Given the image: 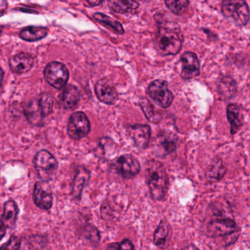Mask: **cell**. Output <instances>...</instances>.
<instances>
[{"label":"cell","mask_w":250,"mask_h":250,"mask_svg":"<svg viewBox=\"0 0 250 250\" xmlns=\"http://www.w3.org/2000/svg\"><path fill=\"white\" fill-rule=\"evenodd\" d=\"M217 91L223 99H230L237 93V84L230 76H223L217 84Z\"/></svg>","instance_id":"cell-18"},{"label":"cell","mask_w":250,"mask_h":250,"mask_svg":"<svg viewBox=\"0 0 250 250\" xmlns=\"http://www.w3.org/2000/svg\"><path fill=\"white\" fill-rule=\"evenodd\" d=\"M183 38L178 29L163 27L159 29L154 44L161 55H174L180 51Z\"/></svg>","instance_id":"cell-2"},{"label":"cell","mask_w":250,"mask_h":250,"mask_svg":"<svg viewBox=\"0 0 250 250\" xmlns=\"http://www.w3.org/2000/svg\"><path fill=\"white\" fill-rule=\"evenodd\" d=\"M95 93L100 101L108 105L115 104L119 95L115 87L107 79H100L95 85Z\"/></svg>","instance_id":"cell-11"},{"label":"cell","mask_w":250,"mask_h":250,"mask_svg":"<svg viewBox=\"0 0 250 250\" xmlns=\"http://www.w3.org/2000/svg\"><path fill=\"white\" fill-rule=\"evenodd\" d=\"M33 201L35 205L42 210L48 211L52 207L53 194L48 182H38L33 190Z\"/></svg>","instance_id":"cell-10"},{"label":"cell","mask_w":250,"mask_h":250,"mask_svg":"<svg viewBox=\"0 0 250 250\" xmlns=\"http://www.w3.org/2000/svg\"><path fill=\"white\" fill-rule=\"evenodd\" d=\"M106 250H135V248L129 239H125L120 242L110 244Z\"/></svg>","instance_id":"cell-31"},{"label":"cell","mask_w":250,"mask_h":250,"mask_svg":"<svg viewBox=\"0 0 250 250\" xmlns=\"http://www.w3.org/2000/svg\"><path fill=\"white\" fill-rule=\"evenodd\" d=\"M221 10L226 18L233 19L239 26H244L249 22L250 12L246 1H223L221 4Z\"/></svg>","instance_id":"cell-4"},{"label":"cell","mask_w":250,"mask_h":250,"mask_svg":"<svg viewBox=\"0 0 250 250\" xmlns=\"http://www.w3.org/2000/svg\"><path fill=\"white\" fill-rule=\"evenodd\" d=\"M226 167L223 160L215 159L211 162L206 173L207 181L211 183L220 182L226 173Z\"/></svg>","instance_id":"cell-21"},{"label":"cell","mask_w":250,"mask_h":250,"mask_svg":"<svg viewBox=\"0 0 250 250\" xmlns=\"http://www.w3.org/2000/svg\"><path fill=\"white\" fill-rule=\"evenodd\" d=\"M149 96L163 108L170 107L173 101V95L168 89L167 82L161 79L153 81L147 89Z\"/></svg>","instance_id":"cell-7"},{"label":"cell","mask_w":250,"mask_h":250,"mask_svg":"<svg viewBox=\"0 0 250 250\" xmlns=\"http://www.w3.org/2000/svg\"><path fill=\"white\" fill-rule=\"evenodd\" d=\"M6 228H7V227H6L4 223H3L2 220L0 219V241L5 236Z\"/></svg>","instance_id":"cell-33"},{"label":"cell","mask_w":250,"mask_h":250,"mask_svg":"<svg viewBox=\"0 0 250 250\" xmlns=\"http://www.w3.org/2000/svg\"><path fill=\"white\" fill-rule=\"evenodd\" d=\"M34 165L40 179L44 182L52 180L58 170L57 159L46 150L37 153L34 158Z\"/></svg>","instance_id":"cell-3"},{"label":"cell","mask_w":250,"mask_h":250,"mask_svg":"<svg viewBox=\"0 0 250 250\" xmlns=\"http://www.w3.org/2000/svg\"><path fill=\"white\" fill-rule=\"evenodd\" d=\"M113 168L123 179H131L140 173L141 164L133 156L126 154L118 157L114 161Z\"/></svg>","instance_id":"cell-9"},{"label":"cell","mask_w":250,"mask_h":250,"mask_svg":"<svg viewBox=\"0 0 250 250\" xmlns=\"http://www.w3.org/2000/svg\"><path fill=\"white\" fill-rule=\"evenodd\" d=\"M228 120L230 124L231 135L240 130L244 123V115L240 106L236 104H229L227 107Z\"/></svg>","instance_id":"cell-17"},{"label":"cell","mask_w":250,"mask_h":250,"mask_svg":"<svg viewBox=\"0 0 250 250\" xmlns=\"http://www.w3.org/2000/svg\"><path fill=\"white\" fill-rule=\"evenodd\" d=\"M62 106L66 110H73L77 107L80 100V92L74 85L66 86L60 97Z\"/></svg>","instance_id":"cell-16"},{"label":"cell","mask_w":250,"mask_h":250,"mask_svg":"<svg viewBox=\"0 0 250 250\" xmlns=\"http://www.w3.org/2000/svg\"><path fill=\"white\" fill-rule=\"evenodd\" d=\"M9 65H10V69L14 73H26L33 67L34 58L30 54L20 53L10 59Z\"/></svg>","instance_id":"cell-15"},{"label":"cell","mask_w":250,"mask_h":250,"mask_svg":"<svg viewBox=\"0 0 250 250\" xmlns=\"http://www.w3.org/2000/svg\"><path fill=\"white\" fill-rule=\"evenodd\" d=\"M38 101L44 117L51 114L53 111V107H54V99L49 93L44 92V93L41 94Z\"/></svg>","instance_id":"cell-27"},{"label":"cell","mask_w":250,"mask_h":250,"mask_svg":"<svg viewBox=\"0 0 250 250\" xmlns=\"http://www.w3.org/2000/svg\"><path fill=\"white\" fill-rule=\"evenodd\" d=\"M3 78H4V72L2 69L0 68V86H1V82H2Z\"/></svg>","instance_id":"cell-36"},{"label":"cell","mask_w":250,"mask_h":250,"mask_svg":"<svg viewBox=\"0 0 250 250\" xmlns=\"http://www.w3.org/2000/svg\"><path fill=\"white\" fill-rule=\"evenodd\" d=\"M90 171L83 167H78L72 183L71 194L73 200L79 201L82 199L83 189L90 181Z\"/></svg>","instance_id":"cell-13"},{"label":"cell","mask_w":250,"mask_h":250,"mask_svg":"<svg viewBox=\"0 0 250 250\" xmlns=\"http://www.w3.org/2000/svg\"><path fill=\"white\" fill-rule=\"evenodd\" d=\"M145 178L152 199L163 201L169 187L168 176L163 164L156 160L148 161L146 164Z\"/></svg>","instance_id":"cell-1"},{"label":"cell","mask_w":250,"mask_h":250,"mask_svg":"<svg viewBox=\"0 0 250 250\" xmlns=\"http://www.w3.org/2000/svg\"><path fill=\"white\" fill-rule=\"evenodd\" d=\"M102 2L103 1H87L88 4H89L92 6L98 5V4H101Z\"/></svg>","instance_id":"cell-35"},{"label":"cell","mask_w":250,"mask_h":250,"mask_svg":"<svg viewBox=\"0 0 250 250\" xmlns=\"http://www.w3.org/2000/svg\"><path fill=\"white\" fill-rule=\"evenodd\" d=\"M108 5L116 13H126L134 11L139 7V2L136 1H109Z\"/></svg>","instance_id":"cell-25"},{"label":"cell","mask_w":250,"mask_h":250,"mask_svg":"<svg viewBox=\"0 0 250 250\" xmlns=\"http://www.w3.org/2000/svg\"><path fill=\"white\" fill-rule=\"evenodd\" d=\"M167 8L177 16H181L183 14L189 6V1L187 0H179V1H174V0H167L165 1Z\"/></svg>","instance_id":"cell-28"},{"label":"cell","mask_w":250,"mask_h":250,"mask_svg":"<svg viewBox=\"0 0 250 250\" xmlns=\"http://www.w3.org/2000/svg\"><path fill=\"white\" fill-rule=\"evenodd\" d=\"M183 250H199V249L193 244H190V245H188L186 248H184Z\"/></svg>","instance_id":"cell-34"},{"label":"cell","mask_w":250,"mask_h":250,"mask_svg":"<svg viewBox=\"0 0 250 250\" xmlns=\"http://www.w3.org/2000/svg\"><path fill=\"white\" fill-rule=\"evenodd\" d=\"M86 233V239H89L94 242H99L100 241V233L98 229L95 228L92 226H89L88 229L85 230Z\"/></svg>","instance_id":"cell-32"},{"label":"cell","mask_w":250,"mask_h":250,"mask_svg":"<svg viewBox=\"0 0 250 250\" xmlns=\"http://www.w3.org/2000/svg\"><path fill=\"white\" fill-rule=\"evenodd\" d=\"M18 214H19V208L14 201L10 200L4 204L1 218L6 227L10 229H13L16 227Z\"/></svg>","instance_id":"cell-19"},{"label":"cell","mask_w":250,"mask_h":250,"mask_svg":"<svg viewBox=\"0 0 250 250\" xmlns=\"http://www.w3.org/2000/svg\"><path fill=\"white\" fill-rule=\"evenodd\" d=\"M89 132L90 122L84 113L78 112L70 116L67 125V133L72 139L79 140L87 136Z\"/></svg>","instance_id":"cell-8"},{"label":"cell","mask_w":250,"mask_h":250,"mask_svg":"<svg viewBox=\"0 0 250 250\" xmlns=\"http://www.w3.org/2000/svg\"><path fill=\"white\" fill-rule=\"evenodd\" d=\"M94 19L97 22L101 23V24L104 25L105 27H108V29L112 30L113 32H115L116 34L118 35H123L125 33L124 28L123 25L121 24L120 22L109 16H105V15L102 14V13H95L94 15Z\"/></svg>","instance_id":"cell-24"},{"label":"cell","mask_w":250,"mask_h":250,"mask_svg":"<svg viewBox=\"0 0 250 250\" xmlns=\"http://www.w3.org/2000/svg\"><path fill=\"white\" fill-rule=\"evenodd\" d=\"M158 146L164 155H167L176 150V142L171 136H160L158 141Z\"/></svg>","instance_id":"cell-29"},{"label":"cell","mask_w":250,"mask_h":250,"mask_svg":"<svg viewBox=\"0 0 250 250\" xmlns=\"http://www.w3.org/2000/svg\"><path fill=\"white\" fill-rule=\"evenodd\" d=\"M182 72L181 76L184 79H191L200 74L199 59L195 53L187 51L181 57Z\"/></svg>","instance_id":"cell-12"},{"label":"cell","mask_w":250,"mask_h":250,"mask_svg":"<svg viewBox=\"0 0 250 250\" xmlns=\"http://www.w3.org/2000/svg\"><path fill=\"white\" fill-rule=\"evenodd\" d=\"M140 106L146 118L152 123H157L161 120V115L156 113L152 104L146 98H141L139 101Z\"/></svg>","instance_id":"cell-26"},{"label":"cell","mask_w":250,"mask_h":250,"mask_svg":"<svg viewBox=\"0 0 250 250\" xmlns=\"http://www.w3.org/2000/svg\"><path fill=\"white\" fill-rule=\"evenodd\" d=\"M21 239L19 236L12 235L9 240L1 245L0 250H20Z\"/></svg>","instance_id":"cell-30"},{"label":"cell","mask_w":250,"mask_h":250,"mask_svg":"<svg viewBox=\"0 0 250 250\" xmlns=\"http://www.w3.org/2000/svg\"><path fill=\"white\" fill-rule=\"evenodd\" d=\"M128 132L138 148L141 149L147 148L151 137L149 126L142 124L132 125L129 126Z\"/></svg>","instance_id":"cell-14"},{"label":"cell","mask_w":250,"mask_h":250,"mask_svg":"<svg viewBox=\"0 0 250 250\" xmlns=\"http://www.w3.org/2000/svg\"><path fill=\"white\" fill-rule=\"evenodd\" d=\"M48 29L40 26H28L20 32V37L26 41H37L42 39L48 34Z\"/></svg>","instance_id":"cell-23"},{"label":"cell","mask_w":250,"mask_h":250,"mask_svg":"<svg viewBox=\"0 0 250 250\" xmlns=\"http://www.w3.org/2000/svg\"><path fill=\"white\" fill-rule=\"evenodd\" d=\"M46 82L56 89L65 87L69 79V71L66 66L59 62L48 63L44 70Z\"/></svg>","instance_id":"cell-6"},{"label":"cell","mask_w":250,"mask_h":250,"mask_svg":"<svg viewBox=\"0 0 250 250\" xmlns=\"http://www.w3.org/2000/svg\"><path fill=\"white\" fill-rule=\"evenodd\" d=\"M170 225L166 220H162L159 223L153 236V244L157 248H165L168 242L170 235Z\"/></svg>","instance_id":"cell-20"},{"label":"cell","mask_w":250,"mask_h":250,"mask_svg":"<svg viewBox=\"0 0 250 250\" xmlns=\"http://www.w3.org/2000/svg\"><path fill=\"white\" fill-rule=\"evenodd\" d=\"M25 114L28 121L35 126H41L43 123L42 112L40 108L38 101H31L25 108Z\"/></svg>","instance_id":"cell-22"},{"label":"cell","mask_w":250,"mask_h":250,"mask_svg":"<svg viewBox=\"0 0 250 250\" xmlns=\"http://www.w3.org/2000/svg\"><path fill=\"white\" fill-rule=\"evenodd\" d=\"M207 234L211 238H226L238 231L237 225L233 219L222 217L213 219L207 225Z\"/></svg>","instance_id":"cell-5"}]
</instances>
